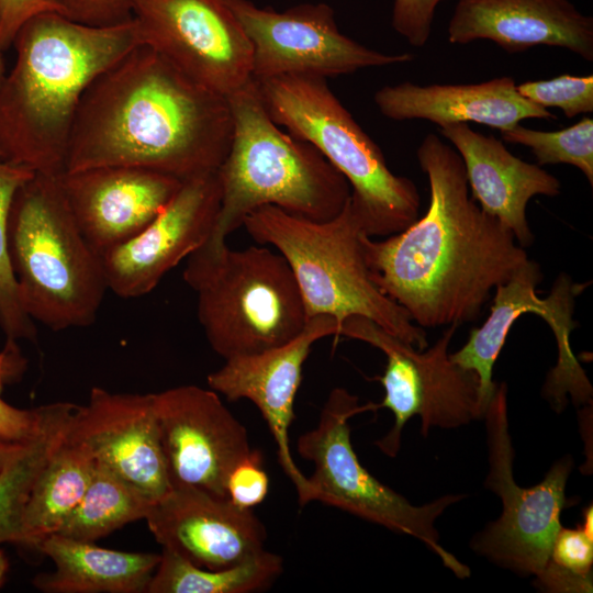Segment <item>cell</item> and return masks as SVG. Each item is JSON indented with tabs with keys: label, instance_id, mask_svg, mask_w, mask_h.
<instances>
[{
	"label": "cell",
	"instance_id": "cell-29",
	"mask_svg": "<svg viewBox=\"0 0 593 593\" xmlns=\"http://www.w3.org/2000/svg\"><path fill=\"white\" fill-rule=\"evenodd\" d=\"M35 172L0 159V328L8 342L37 338L34 321L24 312L10 265L8 225L18 189Z\"/></svg>",
	"mask_w": 593,
	"mask_h": 593
},
{
	"label": "cell",
	"instance_id": "cell-17",
	"mask_svg": "<svg viewBox=\"0 0 593 593\" xmlns=\"http://www.w3.org/2000/svg\"><path fill=\"white\" fill-rule=\"evenodd\" d=\"M66 434L83 445L96 463L152 504L170 491L154 393H118L93 387L87 404L76 406Z\"/></svg>",
	"mask_w": 593,
	"mask_h": 593
},
{
	"label": "cell",
	"instance_id": "cell-19",
	"mask_svg": "<svg viewBox=\"0 0 593 593\" xmlns=\"http://www.w3.org/2000/svg\"><path fill=\"white\" fill-rule=\"evenodd\" d=\"M163 548L211 570L240 563L265 548L267 532L251 508L191 486H171L145 517Z\"/></svg>",
	"mask_w": 593,
	"mask_h": 593
},
{
	"label": "cell",
	"instance_id": "cell-34",
	"mask_svg": "<svg viewBox=\"0 0 593 593\" xmlns=\"http://www.w3.org/2000/svg\"><path fill=\"white\" fill-rule=\"evenodd\" d=\"M549 564L592 583L593 539L580 526L574 529L561 527L551 548Z\"/></svg>",
	"mask_w": 593,
	"mask_h": 593
},
{
	"label": "cell",
	"instance_id": "cell-41",
	"mask_svg": "<svg viewBox=\"0 0 593 593\" xmlns=\"http://www.w3.org/2000/svg\"><path fill=\"white\" fill-rule=\"evenodd\" d=\"M3 47H2V44H1V38H0V83L5 75V70H4V63H3Z\"/></svg>",
	"mask_w": 593,
	"mask_h": 593
},
{
	"label": "cell",
	"instance_id": "cell-33",
	"mask_svg": "<svg viewBox=\"0 0 593 593\" xmlns=\"http://www.w3.org/2000/svg\"><path fill=\"white\" fill-rule=\"evenodd\" d=\"M262 459L261 452L253 449L231 470L225 489L227 499L235 505L253 510L267 496L269 478L264 469Z\"/></svg>",
	"mask_w": 593,
	"mask_h": 593
},
{
	"label": "cell",
	"instance_id": "cell-8",
	"mask_svg": "<svg viewBox=\"0 0 593 593\" xmlns=\"http://www.w3.org/2000/svg\"><path fill=\"white\" fill-rule=\"evenodd\" d=\"M184 282L211 348L225 360L259 354L298 337L310 318L287 259L266 246L187 259Z\"/></svg>",
	"mask_w": 593,
	"mask_h": 593
},
{
	"label": "cell",
	"instance_id": "cell-23",
	"mask_svg": "<svg viewBox=\"0 0 593 593\" xmlns=\"http://www.w3.org/2000/svg\"><path fill=\"white\" fill-rule=\"evenodd\" d=\"M373 100L390 120H425L439 127L475 122L501 132L526 119H557L546 108L522 97L508 76L478 83L419 86L404 81L380 88Z\"/></svg>",
	"mask_w": 593,
	"mask_h": 593
},
{
	"label": "cell",
	"instance_id": "cell-5",
	"mask_svg": "<svg viewBox=\"0 0 593 593\" xmlns=\"http://www.w3.org/2000/svg\"><path fill=\"white\" fill-rule=\"evenodd\" d=\"M8 248L24 312L53 331L94 323L108 289L102 257L79 230L59 175L34 174L16 191Z\"/></svg>",
	"mask_w": 593,
	"mask_h": 593
},
{
	"label": "cell",
	"instance_id": "cell-20",
	"mask_svg": "<svg viewBox=\"0 0 593 593\" xmlns=\"http://www.w3.org/2000/svg\"><path fill=\"white\" fill-rule=\"evenodd\" d=\"M59 181L79 230L101 257L143 231L182 183L176 177L130 166L64 171Z\"/></svg>",
	"mask_w": 593,
	"mask_h": 593
},
{
	"label": "cell",
	"instance_id": "cell-9",
	"mask_svg": "<svg viewBox=\"0 0 593 593\" xmlns=\"http://www.w3.org/2000/svg\"><path fill=\"white\" fill-rule=\"evenodd\" d=\"M368 410H377V404L361 405L357 395L335 388L321 411L317 425L299 437V455L313 463V472L307 477L312 502H322L412 536L432 550L457 578H468L469 567L440 545L435 528V522L444 511L466 495L447 494L417 506L373 477L354 450L349 427L353 416Z\"/></svg>",
	"mask_w": 593,
	"mask_h": 593
},
{
	"label": "cell",
	"instance_id": "cell-3",
	"mask_svg": "<svg viewBox=\"0 0 593 593\" xmlns=\"http://www.w3.org/2000/svg\"><path fill=\"white\" fill-rule=\"evenodd\" d=\"M142 44L134 20L89 26L45 11L27 19L0 83V159L35 174L65 171L81 99L107 68Z\"/></svg>",
	"mask_w": 593,
	"mask_h": 593
},
{
	"label": "cell",
	"instance_id": "cell-35",
	"mask_svg": "<svg viewBox=\"0 0 593 593\" xmlns=\"http://www.w3.org/2000/svg\"><path fill=\"white\" fill-rule=\"evenodd\" d=\"M49 1L59 14L89 26H114L133 19L132 0Z\"/></svg>",
	"mask_w": 593,
	"mask_h": 593
},
{
	"label": "cell",
	"instance_id": "cell-11",
	"mask_svg": "<svg viewBox=\"0 0 593 593\" xmlns=\"http://www.w3.org/2000/svg\"><path fill=\"white\" fill-rule=\"evenodd\" d=\"M457 328L458 325L447 326L432 347L418 350L369 318L353 315L340 324L337 337L368 343L387 357L379 378L384 398L377 409H389L394 424L376 445L389 457L396 456L402 429L413 416L419 417L424 436L432 427L456 428L482 417L475 372L461 368L449 356Z\"/></svg>",
	"mask_w": 593,
	"mask_h": 593
},
{
	"label": "cell",
	"instance_id": "cell-14",
	"mask_svg": "<svg viewBox=\"0 0 593 593\" xmlns=\"http://www.w3.org/2000/svg\"><path fill=\"white\" fill-rule=\"evenodd\" d=\"M542 279L539 265L527 259L514 275L494 289L490 314L482 326L473 328L462 346L465 357L474 366H494L511 327L526 313L539 315L551 328L558 348V360L544 384V396L557 412L568 404L591 402L592 385L574 356L570 335L578 326L573 320L577 296L589 282L577 283L564 272L555 280L549 295L540 299L537 286Z\"/></svg>",
	"mask_w": 593,
	"mask_h": 593
},
{
	"label": "cell",
	"instance_id": "cell-37",
	"mask_svg": "<svg viewBox=\"0 0 593 593\" xmlns=\"http://www.w3.org/2000/svg\"><path fill=\"white\" fill-rule=\"evenodd\" d=\"M45 11L57 12L49 0H0V38L3 49L13 44L19 29L27 19Z\"/></svg>",
	"mask_w": 593,
	"mask_h": 593
},
{
	"label": "cell",
	"instance_id": "cell-15",
	"mask_svg": "<svg viewBox=\"0 0 593 593\" xmlns=\"http://www.w3.org/2000/svg\"><path fill=\"white\" fill-rule=\"evenodd\" d=\"M154 404L171 486L227 499L231 470L253 451L245 426L210 388H170Z\"/></svg>",
	"mask_w": 593,
	"mask_h": 593
},
{
	"label": "cell",
	"instance_id": "cell-28",
	"mask_svg": "<svg viewBox=\"0 0 593 593\" xmlns=\"http://www.w3.org/2000/svg\"><path fill=\"white\" fill-rule=\"evenodd\" d=\"M150 505L135 488L96 463L82 499L55 534L94 542L131 522L145 519Z\"/></svg>",
	"mask_w": 593,
	"mask_h": 593
},
{
	"label": "cell",
	"instance_id": "cell-30",
	"mask_svg": "<svg viewBox=\"0 0 593 593\" xmlns=\"http://www.w3.org/2000/svg\"><path fill=\"white\" fill-rule=\"evenodd\" d=\"M503 141L528 147L538 166L567 164L577 167L593 184V120L584 116L577 123L553 132L517 124L501 131Z\"/></svg>",
	"mask_w": 593,
	"mask_h": 593
},
{
	"label": "cell",
	"instance_id": "cell-12",
	"mask_svg": "<svg viewBox=\"0 0 593 593\" xmlns=\"http://www.w3.org/2000/svg\"><path fill=\"white\" fill-rule=\"evenodd\" d=\"M224 1L250 42L255 81L287 75L327 79L414 59L413 54H385L344 35L326 3H302L276 11L250 0Z\"/></svg>",
	"mask_w": 593,
	"mask_h": 593
},
{
	"label": "cell",
	"instance_id": "cell-26",
	"mask_svg": "<svg viewBox=\"0 0 593 593\" xmlns=\"http://www.w3.org/2000/svg\"><path fill=\"white\" fill-rule=\"evenodd\" d=\"M282 570V558L265 549L235 566L211 570L163 548L147 593H249L268 588Z\"/></svg>",
	"mask_w": 593,
	"mask_h": 593
},
{
	"label": "cell",
	"instance_id": "cell-1",
	"mask_svg": "<svg viewBox=\"0 0 593 593\" xmlns=\"http://www.w3.org/2000/svg\"><path fill=\"white\" fill-rule=\"evenodd\" d=\"M429 183V204L405 230L361 236L372 282L419 327L475 321L492 291L528 259L499 220L469 195L461 157L429 133L416 152Z\"/></svg>",
	"mask_w": 593,
	"mask_h": 593
},
{
	"label": "cell",
	"instance_id": "cell-25",
	"mask_svg": "<svg viewBox=\"0 0 593 593\" xmlns=\"http://www.w3.org/2000/svg\"><path fill=\"white\" fill-rule=\"evenodd\" d=\"M94 466L90 451L65 429L30 491L20 547L37 550L44 538L58 532L82 499Z\"/></svg>",
	"mask_w": 593,
	"mask_h": 593
},
{
	"label": "cell",
	"instance_id": "cell-31",
	"mask_svg": "<svg viewBox=\"0 0 593 593\" xmlns=\"http://www.w3.org/2000/svg\"><path fill=\"white\" fill-rule=\"evenodd\" d=\"M27 367L18 342H8L0 350V435L20 443L34 439L40 433L44 418V405L24 410L15 407L2 399L7 385L18 382Z\"/></svg>",
	"mask_w": 593,
	"mask_h": 593
},
{
	"label": "cell",
	"instance_id": "cell-36",
	"mask_svg": "<svg viewBox=\"0 0 593 593\" xmlns=\"http://www.w3.org/2000/svg\"><path fill=\"white\" fill-rule=\"evenodd\" d=\"M444 0H393L392 26L412 46L429 40L437 5Z\"/></svg>",
	"mask_w": 593,
	"mask_h": 593
},
{
	"label": "cell",
	"instance_id": "cell-10",
	"mask_svg": "<svg viewBox=\"0 0 593 593\" xmlns=\"http://www.w3.org/2000/svg\"><path fill=\"white\" fill-rule=\"evenodd\" d=\"M506 392L505 383L497 384L483 415L489 450L485 486L501 499L502 513L473 537L471 547L501 567L539 579L562 527L560 515L568 504L566 486L573 461L571 457L559 459L534 486L515 482Z\"/></svg>",
	"mask_w": 593,
	"mask_h": 593
},
{
	"label": "cell",
	"instance_id": "cell-2",
	"mask_svg": "<svg viewBox=\"0 0 593 593\" xmlns=\"http://www.w3.org/2000/svg\"><path fill=\"white\" fill-rule=\"evenodd\" d=\"M233 136L228 99L138 44L86 90L65 171L145 168L186 180L216 171Z\"/></svg>",
	"mask_w": 593,
	"mask_h": 593
},
{
	"label": "cell",
	"instance_id": "cell-38",
	"mask_svg": "<svg viewBox=\"0 0 593 593\" xmlns=\"http://www.w3.org/2000/svg\"><path fill=\"white\" fill-rule=\"evenodd\" d=\"M27 443L14 441L0 435V470L19 456Z\"/></svg>",
	"mask_w": 593,
	"mask_h": 593
},
{
	"label": "cell",
	"instance_id": "cell-16",
	"mask_svg": "<svg viewBox=\"0 0 593 593\" xmlns=\"http://www.w3.org/2000/svg\"><path fill=\"white\" fill-rule=\"evenodd\" d=\"M221 195L217 170L183 180L143 231L102 256L108 289L124 299L153 291L167 272L209 239Z\"/></svg>",
	"mask_w": 593,
	"mask_h": 593
},
{
	"label": "cell",
	"instance_id": "cell-21",
	"mask_svg": "<svg viewBox=\"0 0 593 593\" xmlns=\"http://www.w3.org/2000/svg\"><path fill=\"white\" fill-rule=\"evenodd\" d=\"M447 35L451 44L486 40L507 53L546 45L593 60V19L569 0H458Z\"/></svg>",
	"mask_w": 593,
	"mask_h": 593
},
{
	"label": "cell",
	"instance_id": "cell-18",
	"mask_svg": "<svg viewBox=\"0 0 593 593\" xmlns=\"http://www.w3.org/2000/svg\"><path fill=\"white\" fill-rule=\"evenodd\" d=\"M337 335V323L328 315L310 318L304 331L291 342L259 354L226 359L206 377L210 389L228 401H251L277 445L278 461L293 483L301 506L312 502V491L293 460L289 429L294 419V400L302 378V368L311 347L318 339Z\"/></svg>",
	"mask_w": 593,
	"mask_h": 593
},
{
	"label": "cell",
	"instance_id": "cell-39",
	"mask_svg": "<svg viewBox=\"0 0 593 593\" xmlns=\"http://www.w3.org/2000/svg\"><path fill=\"white\" fill-rule=\"evenodd\" d=\"M581 529L593 539V507L592 505L588 506L583 511V523L581 524Z\"/></svg>",
	"mask_w": 593,
	"mask_h": 593
},
{
	"label": "cell",
	"instance_id": "cell-6",
	"mask_svg": "<svg viewBox=\"0 0 593 593\" xmlns=\"http://www.w3.org/2000/svg\"><path fill=\"white\" fill-rule=\"evenodd\" d=\"M243 226L255 242L273 246L287 259L309 318L332 316L338 333L345 318L358 315L418 350L428 347L424 328L372 282L361 247L366 232L350 198L327 221L264 205L250 212Z\"/></svg>",
	"mask_w": 593,
	"mask_h": 593
},
{
	"label": "cell",
	"instance_id": "cell-7",
	"mask_svg": "<svg viewBox=\"0 0 593 593\" xmlns=\"http://www.w3.org/2000/svg\"><path fill=\"white\" fill-rule=\"evenodd\" d=\"M256 83L270 118L312 144L347 179L368 236L393 235L418 217L416 184L389 169L380 147L329 89L327 79L287 75Z\"/></svg>",
	"mask_w": 593,
	"mask_h": 593
},
{
	"label": "cell",
	"instance_id": "cell-13",
	"mask_svg": "<svg viewBox=\"0 0 593 593\" xmlns=\"http://www.w3.org/2000/svg\"><path fill=\"white\" fill-rule=\"evenodd\" d=\"M145 44L206 88L228 97L251 80L250 42L224 0H132Z\"/></svg>",
	"mask_w": 593,
	"mask_h": 593
},
{
	"label": "cell",
	"instance_id": "cell-24",
	"mask_svg": "<svg viewBox=\"0 0 593 593\" xmlns=\"http://www.w3.org/2000/svg\"><path fill=\"white\" fill-rule=\"evenodd\" d=\"M37 550L54 563L33 585L45 593H147L160 553L107 549L52 534Z\"/></svg>",
	"mask_w": 593,
	"mask_h": 593
},
{
	"label": "cell",
	"instance_id": "cell-32",
	"mask_svg": "<svg viewBox=\"0 0 593 593\" xmlns=\"http://www.w3.org/2000/svg\"><path fill=\"white\" fill-rule=\"evenodd\" d=\"M518 93L542 107H556L569 119L593 112V76L563 74L546 80L516 83Z\"/></svg>",
	"mask_w": 593,
	"mask_h": 593
},
{
	"label": "cell",
	"instance_id": "cell-40",
	"mask_svg": "<svg viewBox=\"0 0 593 593\" xmlns=\"http://www.w3.org/2000/svg\"><path fill=\"white\" fill-rule=\"evenodd\" d=\"M9 571V560L4 551L0 549V588L3 585Z\"/></svg>",
	"mask_w": 593,
	"mask_h": 593
},
{
	"label": "cell",
	"instance_id": "cell-27",
	"mask_svg": "<svg viewBox=\"0 0 593 593\" xmlns=\"http://www.w3.org/2000/svg\"><path fill=\"white\" fill-rule=\"evenodd\" d=\"M76 404H44L40 433L23 451L0 470V544L22 540L25 504L35 478L63 437Z\"/></svg>",
	"mask_w": 593,
	"mask_h": 593
},
{
	"label": "cell",
	"instance_id": "cell-4",
	"mask_svg": "<svg viewBox=\"0 0 593 593\" xmlns=\"http://www.w3.org/2000/svg\"><path fill=\"white\" fill-rule=\"evenodd\" d=\"M233 116L228 153L217 169L221 205L209 239L187 259L205 261L264 205L313 220L338 215L351 195L347 179L310 143L269 115L255 80L227 97Z\"/></svg>",
	"mask_w": 593,
	"mask_h": 593
},
{
	"label": "cell",
	"instance_id": "cell-22",
	"mask_svg": "<svg viewBox=\"0 0 593 593\" xmlns=\"http://www.w3.org/2000/svg\"><path fill=\"white\" fill-rule=\"evenodd\" d=\"M439 133L462 159L471 198L510 230L519 246H530L535 237L526 216L527 204L535 195H558L560 181L541 166L514 156L496 137L479 133L467 123L445 125Z\"/></svg>",
	"mask_w": 593,
	"mask_h": 593
}]
</instances>
